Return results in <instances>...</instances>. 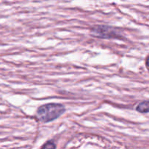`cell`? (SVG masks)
Returning <instances> with one entry per match:
<instances>
[{"mask_svg":"<svg viewBox=\"0 0 149 149\" xmlns=\"http://www.w3.org/2000/svg\"><path fill=\"white\" fill-rule=\"evenodd\" d=\"M41 149H55V145L54 143L49 141L47 143H45Z\"/></svg>","mask_w":149,"mask_h":149,"instance_id":"obj_4","label":"cell"},{"mask_svg":"<svg viewBox=\"0 0 149 149\" xmlns=\"http://www.w3.org/2000/svg\"><path fill=\"white\" fill-rule=\"evenodd\" d=\"M91 34L95 37L111 39L119 37L120 36V31L111 26H96L91 29Z\"/></svg>","mask_w":149,"mask_h":149,"instance_id":"obj_2","label":"cell"},{"mask_svg":"<svg viewBox=\"0 0 149 149\" xmlns=\"http://www.w3.org/2000/svg\"><path fill=\"white\" fill-rule=\"evenodd\" d=\"M65 112V107L58 103H49L40 106L36 111L38 119L42 122H49L58 119Z\"/></svg>","mask_w":149,"mask_h":149,"instance_id":"obj_1","label":"cell"},{"mask_svg":"<svg viewBox=\"0 0 149 149\" xmlns=\"http://www.w3.org/2000/svg\"><path fill=\"white\" fill-rule=\"evenodd\" d=\"M136 110L141 113H148L149 112V101H143L139 103L136 107Z\"/></svg>","mask_w":149,"mask_h":149,"instance_id":"obj_3","label":"cell"},{"mask_svg":"<svg viewBox=\"0 0 149 149\" xmlns=\"http://www.w3.org/2000/svg\"><path fill=\"white\" fill-rule=\"evenodd\" d=\"M146 66H147V68L149 69V56L147 58V59H146Z\"/></svg>","mask_w":149,"mask_h":149,"instance_id":"obj_5","label":"cell"}]
</instances>
